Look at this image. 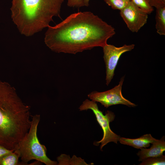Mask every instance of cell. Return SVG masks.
<instances>
[{
  "label": "cell",
  "instance_id": "ba28073f",
  "mask_svg": "<svg viewBox=\"0 0 165 165\" xmlns=\"http://www.w3.org/2000/svg\"><path fill=\"white\" fill-rule=\"evenodd\" d=\"M120 11L121 16L133 32H138L147 22L148 14L130 1Z\"/></svg>",
  "mask_w": 165,
  "mask_h": 165
},
{
  "label": "cell",
  "instance_id": "5bb4252c",
  "mask_svg": "<svg viewBox=\"0 0 165 165\" xmlns=\"http://www.w3.org/2000/svg\"><path fill=\"white\" fill-rule=\"evenodd\" d=\"M141 161L139 165H164L165 156L162 155L158 156L149 157Z\"/></svg>",
  "mask_w": 165,
  "mask_h": 165
},
{
  "label": "cell",
  "instance_id": "2e32d148",
  "mask_svg": "<svg viewBox=\"0 0 165 165\" xmlns=\"http://www.w3.org/2000/svg\"><path fill=\"white\" fill-rule=\"evenodd\" d=\"M134 4L148 14L153 11V7L149 4L147 0H130Z\"/></svg>",
  "mask_w": 165,
  "mask_h": 165
},
{
  "label": "cell",
  "instance_id": "e0dca14e",
  "mask_svg": "<svg viewBox=\"0 0 165 165\" xmlns=\"http://www.w3.org/2000/svg\"><path fill=\"white\" fill-rule=\"evenodd\" d=\"M150 5L156 9L165 7V0H147Z\"/></svg>",
  "mask_w": 165,
  "mask_h": 165
},
{
  "label": "cell",
  "instance_id": "4fadbf2b",
  "mask_svg": "<svg viewBox=\"0 0 165 165\" xmlns=\"http://www.w3.org/2000/svg\"><path fill=\"white\" fill-rule=\"evenodd\" d=\"M57 165H89L84 160L74 155L72 158L69 156L62 154L57 158Z\"/></svg>",
  "mask_w": 165,
  "mask_h": 165
},
{
  "label": "cell",
  "instance_id": "3957f363",
  "mask_svg": "<svg viewBox=\"0 0 165 165\" xmlns=\"http://www.w3.org/2000/svg\"><path fill=\"white\" fill-rule=\"evenodd\" d=\"M64 0H12L11 18L20 33L31 36L60 17Z\"/></svg>",
  "mask_w": 165,
  "mask_h": 165
},
{
  "label": "cell",
  "instance_id": "7a4b0ae2",
  "mask_svg": "<svg viewBox=\"0 0 165 165\" xmlns=\"http://www.w3.org/2000/svg\"><path fill=\"white\" fill-rule=\"evenodd\" d=\"M31 116L14 88L0 80V145L15 150L28 131Z\"/></svg>",
  "mask_w": 165,
  "mask_h": 165
},
{
  "label": "cell",
  "instance_id": "9c48e42d",
  "mask_svg": "<svg viewBox=\"0 0 165 165\" xmlns=\"http://www.w3.org/2000/svg\"><path fill=\"white\" fill-rule=\"evenodd\" d=\"M150 148L148 149L143 148L137 153L139 157V161L151 157L158 156L163 154L165 151V136H163L160 139L157 140L152 143Z\"/></svg>",
  "mask_w": 165,
  "mask_h": 165
},
{
  "label": "cell",
  "instance_id": "ac0fdd59",
  "mask_svg": "<svg viewBox=\"0 0 165 165\" xmlns=\"http://www.w3.org/2000/svg\"><path fill=\"white\" fill-rule=\"evenodd\" d=\"M67 6L71 7H80L83 6L82 0H67Z\"/></svg>",
  "mask_w": 165,
  "mask_h": 165
},
{
  "label": "cell",
  "instance_id": "8fae6325",
  "mask_svg": "<svg viewBox=\"0 0 165 165\" xmlns=\"http://www.w3.org/2000/svg\"><path fill=\"white\" fill-rule=\"evenodd\" d=\"M156 28L160 35H165V7L156 9Z\"/></svg>",
  "mask_w": 165,
  "mask_h": 165
},
{
  "label": "cell",
  "instance_id": "8992f818",
  "mask_svg": "<svg viewBox=\"0 0 165 165\" xmlns=\"http://www.w3.org/2000/svg\"><path fill=\"white\" fill-rule=\"evenodd\" d=\"M124 80V77L121 78L118 85L108 90L98 92L93 91L88 95L90 99L98 102L106 108L119 104L126 105L129 107H134L137 106L126 99L122 93V86Z\"/></svg>",
  "mask_w": 165,
  "mask_h": 165
},
{
  "label": "cell",
  "instance_id": "6da1fadb",
  "mask_svg": "<svg viewBox=\"0 0 165 165\" xmlns=\"http://www.w3.org/2000/svg\"><path fill=\"white\" fill-rule=\"evenodd\" d=\"M47 28L45 43L58 53L75 54L103 47L116 34L112 26L90 11L72 14L55 26Z\"/></svg>",
  "mask_w": 165,
  "mask_h": 165
},
{
  "label": "cell",
  "instance_id": "30bf717a",
  "mask_svg": "<svg viewBox=\"0 0 165 165\" xmlns=\"http://www.w3.org/2000/svg\"><path fill=\"white\" fill-rule=\"evenodd\" d=\"M157 139L153 138L150 134H147L135 139L120 137L119 141L121 144L141 149L148 147L150 144H152Z\"/></svg>",
  "mask_w": 165,
  "mask_h": 165
},
{
  "label": "cell",
  "instance_id": "9a60e30c",
  "mask_svg": "<svg viewBox=\"0 0 165 165\" xmlns=\"http://www.w3.org/2000/svg\"><path fill=\"white\" fill-rule=\"evenodd\" d=\"M104 2L112 9L120 11L124 8L130 0H104Z\"/></svg>",
  "mask_w": 165,
  "mask_h": 165
},
{
  "label": "cell",
  "instance_id": "52a82bcc",
  "mask_svg": "<svg viewBox=\"0 0 165 165\" xmlns=\"http://www.w3.org/2000/svg\"><path fill=\"white\" fill-rule=\"evenodd\" d=\"M135 46L134 44H126L119 47L107 44L103 48V58L106 69V84L108 86L114 75V72L121 56L127 52L133 50Z\"/></svg>",
  "mask_w": 165,
  "mask_h": 165
},
{
  "label": "cell",
  "instance_id": "5b68a950",
  "mask_svg": "<svg viewBox=\"0 0 165 165\" xmlns=\"http://www.w3.org/2000/svg\"><path fill=\"white\" fill-rule=\"evenodd\" d=\"M80 111L90 109L95 114L98 123L101 127L103 132L102 139L100 141L95 142V145L101 143L100 149L102 151L103 147L109 142H113L117 144L120 137L113 132L110 129L109 123L114 120L115 115L113 112L107 111L105 115L98 108L96 101L86 99L79 108Z\"/></svg>",
  "mask_w": 165,
  "mask_h": 165
},
{
  "label": "cell",
  "instance_id": "ffe728a7",
  "mask_svg": "<svg viewBox=\"0 0 165 165\" xmlns=\"http://www.w3.org/2000/svg\"><path fill=\"white\" fill-rule=\"evenodd\" d=\"M90 0H82L83 6H88Z\"/></svg>",
  "mask_w": 165,
  "mask_h": 165
},
{
  "label": "cell",
  "instance_id": "7c38bea8",
  "mask_svg": "<svg viewBox=\"0 0 165 165\" xmlns=\"http://www.w3.org/2000/svg\"><path fill=\"white\" fill-rule=\"evenodd\" d=\"M19 153L15 150L0 158V165H23L22 162H19Z\"/></svg>",
  "mask_w": 165,
  "mask_h": 165
},
{
  "label": "cell",
  "instance_id": "d6986e66",
  "mask_svg": "<svg viewBox=\"0 0 165 165\" xmlns=\"http://www.w3.org/2000/svg\"><path fill=\"white\" fill-rule=\"evenodd\" d=\"M15 150H9L0 145V158L3 156L14 151Z\"/></svg>",
  "mask_w": 165,
  "mask_h": 165
},
{
  "label": "cell",
  "instance_id": "277c9868",
  "mask_svg": "<svg viewBox=\"0 0 165 165\" xmlns=\"http://www.w3.org/2000/svg\"><path fill=\"white\" fill-rule=\"evenodd\" d=\"M40 119V115L32 116L29 129L27 134L19 143L15 149L18 152L23 165H28L29 161L34 160L46 165H57L46 155V148L41 144L37 136L38 126Z\"/></svg>",
  "mask_w": 165,
  "mask_h": 165
}]
</instances>
